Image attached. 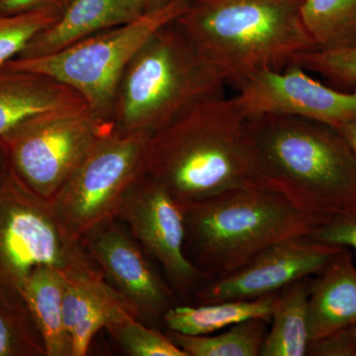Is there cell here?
<instances>
[{
    "instance_id": "1",
    "label": "cell",
    "mask_w": 356,
    "mask_h": 356,
    "mask_svg": "<svg viewBox=\"0 0 356 356\" xmlns=\"http://www.w3.org/2000/svg\"><path fill=\"white\" fill-rule=\"evenodd\" d=\"M142 175L180 204L259 184L247 119L233 97L215 96L149 135Z\"/></svg>"
},
{
    "instance_id": "2",
    "label": "cell",
    "mask_w": 356,
    "mask_h": 356,
    "mask_svg": "<svg viewBox=\"0 0 356 356\" xmlns=\"http://www.w3.org/2000/svg\"><path fill=\"white\" fill-rule=\"evenodd\" d=\"M247 126L262 189L321 217L356 207V159L336 128L285 116Z\"/></svg>"
},
{
    "instance_id": "3",
    "label": "cell",
    "mask_w": 356,
    "mask_h": 356,
    "mask_svg": "<svg viewBox=\"0 0 356 356\" xmlns=\"http://www.w3.org/2000/svg\"><path fill=\"white\" fill-rule=\"evenodd\" d=\"M303 0H192L175 21L227 83L282 70L317 49L301 15Z\"/></svg>"
},
{
    "instance_id": "4",
    "label": "cell",
    "mask_w": 356,
    "mask_h": 356,
    "mask_svg": "<svg viewBox=\"0 0 356 356\" xmlns=\"http://www.w3.org/2000/svg\"><path fill=\"white\" fill-rule=\"evenodd\" d=\"M182 206L185 254L206 280L238 270L275 243L309 236L330 219L303 212L280 194L257 187Z\"/></svg>"
},
{
    "instance_id": "5",
    "label": "cell",
    "mask_w": 356,
    "mask_h": 356,
    "mask_svg": "<svg viewBox=\"0 0 356 356\" xmlns=\"http://www.w3.org/2000/svg\"><path fill=\"white\" fill-rule=\"evenodd\" d=\"M226 79L175 21L153 33L124 70L110 123L153 134L198 103L222 95Z\"/></svg>"
},
{
    "instance_id": "6",
    "label": "cell",
    "mask_w": 356,
    "mask_h": 356,
    "mask_svg": "<svg viewBox=\"0 0 356 356\" xmlns=\"http://www.w3.org/2000/svg\"><path fill=\"white\" fill-rule=\"evenodd\" d=\"M189 3L172 0L159 10L96 33L53 55L16 58L4 65L39 72L65 84L93 114L110 123L117 88L129 63L153 33L177 20Z\"/></svg>"
},
{
    "instance_id": "7",
    "label": "cell",
    "mask_w": 356,
    "mask_h": 356,
    "mask_svg": "<svg viewBox=\"0 0 356 356\" xmlns=\"http://www.w3.org/2000/svg\"><path fill=\"white\" fill-rule=\"evenodd\" d=\"M44 266L67 275L99 269L65 233L50 201L26 186L8 165L0 175V285L20 293L31 271Z\"/></svg>"
},
{
    "instance_id": "8",
    "label": "cell",
    "mask_w": 356,
    "mask_h": 356,
    "mask_svg": "<svg viewBox=\"0 0 356 356\" xmlns=\"http://www.w3.org/2000/svg\"><path fill=\"white\" fill-rule=\"evenodd\" d=\"M149 135L110 131L56 192L51 208L70 240L81 243L89 232L116 219L122 201L142 175Z\"/></svg>"
},
{
    "instance_id": "9",
    "label": "cell",
    "mask_w": 356,
    "mask_h": 356,
    "mask_svg": "<svg viewBox=\"0 0 356 356\" xmlns=\"http://www.w3.org/2000/svg\"><path fill=\"white\" fill-rule=\"evenodd\" d=\"M88 105L47 112L16 128L2 144L21 181L50 201L81 159L110 131Z\"/></svg>"
},
{
    "instance_id": "10",
    "label": "cell",
    "mask_w": 356,
    "mask_h": 356,
    "mask_svg": "<svg viewBox=\"0 0 356 356\" xmlns=\"http://www.w3.org/2000/svg\"><path fill=\"white\" fill-rule=\"evenodd\" d=\"M116 220L159 262L175 293L188 295L206 280L185 254L184 206L158 182L140 175L122 201Z\"/></svg>"
},
{
    "instance_id": "11",
    "label": "cell",
    "mask_w": 356,
    "mask_h": 356,
    "mask_svg": "<svg viewBox=\"0 0 356 356\" xmlns=\"http://www.w3.org/2000/svg\"><path fill=\"white\" fill-rule=\"evenodd\" d=\"M308 70L291 64L261 70L238 84L236 106L245 119L298 117L336 128L356 115V89L341 91L321 83Z\"/></svg>"
},
{
    "instance_id": "12",
    "label": "cell",
    "mask_w": 356,
    "mask_h": 356,
    "mask_svg": "<svg viewBox=\"0 0 356 356\" xmlns=\"http://www.w3.org/2000/svg\"><path fill=\"white\" fill-rule=\"evenodd\" d=\"M344 250L308 236L288 238L267 248L238 270L212 280L197 292L196 299L206 304L274 294L318 274Z\"/></svg>"
},
{
    "instance_id": "13",
    "label": "cell",
    "mask_w": 356,
    "mask_h": 356,
    "mask_svg": "<svg viewBox=\"0 0 356 356\" xmlns=\"http://www.w3.org/2000/svg\"><path fill=\"white\" fill-rule=\"evenodd\" d=\"M118 220L100 225L81 245L110 284L138 311L140 321H163L177 305L172 288L156 273L139 243Z\"/></svg>"
},
{
    "instance_id": "14",
    "label": "cell",
    "mask_w": 356,
    "mask_h": 356,
    "mask_svg": "<svg viewBox=\"0 0 356 356\" xmlns=\"http://www.w3.org/2000/svg\"><path fill=\"white\" fill-rule=\"evenodd\" d=\"M129 318L140 320L139 313L110 284L100 269L67 276L64 318L72 341V356L88 355L98 332Z\"/></svg>"
},
{
    "instance_id": "15",
    "label": "cell",
    "mask_w": 356,
    "mask_h": 356,
    "mask_svg": "<svg viewBox=\"0 0 356 356\" xmlns=\"http://www.w3.org/2000/svg\"><path fill=\"white\" fill-rule=\"evenodd\" d=\"M86 105L76 91L39 72L0 67V146L33 117Z\"/></svg>"
},
{
    "instance_id": "16",
    "label": "cell",
    "mask_w": 356,
    "mask_h": 356,
    "mask_svg": "<svg viewBox=\"0 0 356 356\" xmlns=\"http://www.w3.org/2000/svg\"><path fill=\"white\" fill-rule=\"evenodd\" d=\"M310 341L356 325V266L348 248L309 280Z\"/></svg>"
},
{
    "instance_id": "17",
    "label": "cell",
    "mask_w": 356,
    "mask_h": 356,
    "mask_svg": "<svg viewBox=\"0 0 356 356\" xmlns=\"http://www.w3.org/2000/svg\"><path fill=\"white\" fill-rule=\"evenodd\" d=\"M136 18L120 0H72L64 13L40 31L17 58L53 55L96 33Z\"/></svg>"
},
{
    "instance_id": "18",
    "label": "cell",
    "mask_w": 356,
    "mask_h": 356,
    "mask_svg": "<svg viewBox=\"0 0 356 356\" xmlns=\"http://www.w3.org/2000/svg\"><path fill=\"white\" fill-rule=\"evenodd\" d=\"M67 276L56 267L39 266L28 275L20 289L46 356H72V341L64 318Z\"/></svg>"
},
{
    "instance_id": "19",
    "label": "cell",
    "mask_w": 356,
    "mask_h": 356,
    "mask_svg": "<svg viewBox=\"0 0 356 356\" xmlns=\"http://www.w3.org/2000/svg\"><path fill=\"white\" fill-rule=\"evenodd\" d=\"M277 293L261 298L229 300L195 307L175 305L163 315V322L170 331L188 336L214 334L252 318H261L269 323Z\"/></svg>"
},
{
    "instance_id": "20",
    "label": "cell",
    "mask_w": 356,
    "mask_h": 356,
    "mask_svg": "<svg viewBox=\"0 0 356 356\" xmlns=\"http://www.w3.org/2000/svg\"><path fill=\"white\" fill-rule=\"evenodd\" d=\"M309 280L296 281L277 293L271 327L264 337L261 356L307 355L310 343Z\"/></svg>"
},
{
    "instance_id": "21",
    "label": "cell",
    "mask_w": 356,
    "mask_h": 356,
    "mask_svg": "<svg viewBox=\"0 0 356 356\" xmlns=\"http://www.w3.org/2000/svg\"><path fill=\"white\" fill-rule=\"evenodd\" d=\"M266 327V321L252 318L219 334L188 336L170 330L166 334L187 356H259Z\"/></svg>"
},
{
    "instance_id": "22",
    "label": "cell",
    "mask_w": 356,
    "mask_h": 356,
    "mask_svg": "<svg viewBox=\"0 0 356 356\" xmlns=\"http://www.w3.org/2000/svg\"><path fill=\"white\" fill-rule=\"evenodd\" d=\"M301 15L317 49L356 44V0H303Z\"/></svg>"
},
{
    "instance_id": "23",
    "label": "cell",
    "mask_w": 356,
    "mask_h": 356,
    "mask_svg": "<svg viewBox=\"0 0 356 356\" xmlns=\"http://www.w3.org/2000/svg\"><path fill=\"white\" fill-rule=\"evenodd\" d=\"M0 356H46L19 292L0 285Z\"/></svg>"
},
{
    "instance_id": "24",
    "label": "cell",
    "mask_w": 356,
    "mask_h": 356,
    "mask_svg": "<svg viewBox=\"0 0 356 356\" xmlns=\"http://www.w3.org/2000/svg\"><path fill=\"white\" fill-rule=\"evenodd\" d=\"M122 350L132 356H187L168 334L129 318L106 327Z\"/></svg>"
},
{
    "instance_id": "25",
    "label": "cell",
    "mask_w": 356,
    "mask_h": 356,
    "mask_svg": "<svg viewBox=\"0 0 356 356\" xmlns=\"http://www.w3.org/2000/svg\"><path fill=\"white\" fill-rule=\"evenodd\" d=\"M58 16L50 11L0 14V67L17 58L28 43Z\"/></svg>"
},
{
    "instance_id": "26",
    "label": "cell",
    "mask_w": 356,
    "mask_h": 356,
    "mask_svg": "<svg viewBox=\"0 0 356 356\" xmlns=\"http://www.w3.org/2000/svg\"><path fill=\"white\" fill-rule=\"evenodd\" d=\"M292 64L317 72L341 86L356 89V44L305 51L299 54Z\"/></svg>"
},
{
    "instance_id": "27",
    "label": "cell",
    "mask_w": 356,
    "mask_h": 356,
    "mask_svg": "<svg viewBox=\"0 0 356 356\" xmlns=\"http://www.w3.org/2000/svg\"><path fill=\"white\" fill-rule=\"evenodd\" d=\"M307 236L356 252V207L332 215Z\"/></svg>"
},
{
    "instance_id": "28",
    "label": "cell",
    "mask_w": 356,
    "mask_h": 356,
    "mask_svg": "<svg viewBox=\"0 0 356 356\" xmlns=\"http://www.w3.org/2000/svg\"><path fill=\"white\" fill-rule=\"evenodd\" d=\"M307 355L356 356V336L350 327L312 341Z\"/></svg>"
},
{
    "instance_id": "29",
    "label": "cell",
    "mask_w": 356,
    "mask_h": 356,
    "mask_svg": "<svg viewBox=\"0 0 356 356\" xmlns=\"http://www.w3.org/2000/svg\"><path fill=\"white\" fill-rule=\"evenodd\" d=\"M72 0H3L0 14L14 15L32 11H50L60 15Z\"/></svg>"
},
{
    "instance_id": "30",
    "label": "cell",
    "mask_w": 356,
    "mask_h": 356,
    "mask_svg": "<svg viewBox=\"0 0 356 356\" xmlns=\"http://www.w3.org/2000/svg\"><path fill=\"white\" fill-rule=\"evenodd\" d=\"M122 4L133 14L135 17L154 13L163 8L172 0H120Z\"/></svg>"
},
{
    "instance_id": "31",
    "label": "cell",
    "mask_w": 356,
    "mask_h": 356,
    "mask_svg": "<svg viewBox=\"0 0 356 356\" xmlns=\"http://www.w3.org/2000/svg\"><path fill=\"white\" fill-rule=\"evenodd\" d=\"M336 129L350 147L356 159V115L339 124Z\"/></svg>"
},
{
    "instance_id": "32",
    "label": "cell",
    "mask_w": 356,
    "mask_h": 356,
    "mask_svg": "<svg viewBox=\"0 0 356 356\" xmlns=\"http://www.w3.org/2000/svg\"><path fill=\"white\" fill-rule=\"evenodd\" d=\"M8 168V161H7L6 152L3 147L0 146V175Z\"/></svg>"
},
{
    "instance_id": "33",
    "label": "cell",
    "mask_w": 356,
    "mask_h": 356,
    "mask_svg": "<svg viewBox=\"0 0 356 356\" xmlns=\"http://www.w3.org/2000/svg\"><path fill=\"white\" fill-rule=\"evenodd\" d=\"M350 329H351V331L353 332V334H355L356 336V325H353V327H351Z\"/></svg>"
},
{
    "instance_id": "34",
    "label": "cell",
    "mask_w": 356,
    "mask_h": 356,
    "mask_svg": "<svg viewBox=\"0 0 356 356\" xmlns=\"http://www.w3.org/2000/svg\"><path fill=\"white\" fill-rule=\"evenodd\" d=\"M2 1H3V0H0V4H1Z\"/></svg>"
},
{
    "instance_id": "35",
    "label": "cell",
    "mask_w": 356,
    "mask_h": 356,
    "mask_svg": "<svg viewBox=\"0 0 356 356\" xmlns=\"http://www.w3.org/2000/svg\"><path fill=\"white\" fill-rule=\"evenodd\" d=\"M187 1H189V2H191V1H192V0H187Z\"/></svg>"
}]
</instances>
